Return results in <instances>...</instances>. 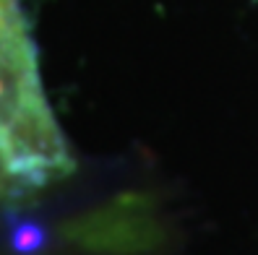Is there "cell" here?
I'll use <instances>...</instances> for the list:
<instances>
[{
	"instance_id": "6da1fadb",
	"label": "cell",
	"mask_w": 258,
	"mask_h": 255,
	"mask_svg": "<svg viewBox=\"0 0 258 255\" xmlns=\"http://www.w3.org/2000/svg\"><path fill=\"white\" fill-rule=\"evenodd\" d=\"M73 167L44 102L16 0H0V203L63 180Z\"/></svg>"
},
{
	"instance_id": "7a4b0ae2",
	"label": "cell",
	"mask_w": 258,
	"mask_h": 255,
	"mask_svg": "<svg viewBox=\"0 0 258 255\" xmlns=\"http://www.w3.org/2000/svg\"><path fill=\"white\" fill-rule=\"evenodd\" d=\"M66 234L81 250L104 252V255L146 252L159 237L146 201L136 196L120 198L99 208V211L89 214L86 219L68 224Z\"/></svg>"
}]
</instances>
